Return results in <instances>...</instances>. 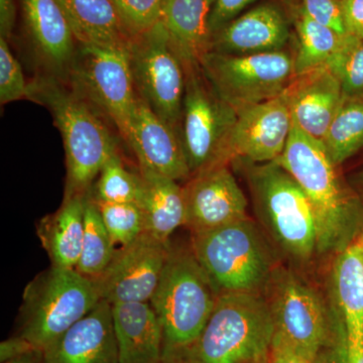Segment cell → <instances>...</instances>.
Listing matches in <instances>:
<instances>
[{
	"label": "cell",
	"instance_id": "d590c367",
	"mask_svg": "<svg viewBox=\"0 0 363 363\" xmlns=\"http://www.w3.org/2000/svg\"><path fill=\"white\" fill-rule=\"evenodd\" d=\"M257 0H215L211 16H210V30L212 35L228 25L238 14Z\"/></svg>",
	"mask_w": 363,
	"mask_h": 363
},
{
	"label": "cell",
	"instance_id": "d4e9b609",
	"mask_svg": "<svg viewBox=\"0 0 363 363\" xmlns=\"http://www.w3.org/2000/svg\"><path fill=\"white\" fill-rule=\"evenodd\" d=\"M84 205L85 196L64 197L61 207L38 223V236L52 267H77L84 236Z\"/></svg>",
	"mask_w": 363,
	"mask_h": 363
},
{
	"label": "cell",
	"instance_id": "7402d4cb",
	"mask_svg": "<svg viewBox=\"0 0 363 363\" xmlns=\"http://www.w3.org/2000/svg\"><path fill=\"white\" fill-rule=\"evenodd\" d=\"M215 0H167L162 23L185 67L200 66L211 50L210 16Z\"/></svg>",
	"mask_w": 363,
	"mask_h": 363
},
{
	"label": "cell",
	"instance_id": "4dcf8cb0",
	"mask_svg": "<svg viewBox=\"0 0 363 363\" xmlns=\"http://www.w3.org/2000/svg\"><path fill=\"white\" fill-rule=\"evenodd\" d=\"M93 200L97 205L105 227L116 245L121 247L128 245L140 238L143 233H147L145 215L140 205Z\"/></svg>",
	"mask_w": 363,
	"mask_h": 363
},
{
	"label": "cell",
	"instance_id": "4fadbf2b",
	"mask_svg": "<svg viewBox=\"0 0 363 363\" xmlns=\"http://www.w3.org/2000/svg\"><path fill=\"white\" fill-rule=\"evenodd\" d=\"M171 245L149 233L116 248L104 272L92 279L101 300L109 304L150 303L159 286Z\"/></svg>",
	"mask_w": 363,
	"mask_h": 363
},
{
	"label": "cell",
	"instance_id": "f35d334b",
	"mask_svg": "<svg viewBox=\"0 0 363 363\" xmlns=\"http://www.w3.org/2000/svg\"><path fill=\"white\" fill-rule=\"evenodd\" d=\"M271 362L272 363H309L277 335H274V342H272Z\"/></svg>",
	"mask_w": 363,
	"mask_h": 363
},
{
	"label": "cell",
	"instance_id": "ffe728a7",
	"mask_svg": "<svg viewBox=\"0 0 363 363\" xmlns=\"http://www.w3.org/2000/svg\"><path fill=\"white\" fill-rule=\"evenodd\" d=\"M290 38L285 16L272 4L250 9L212 35L210 52L252 55L281 51Z\"/></svg>",
	"mask_w": 363,
	"mask_h": 363
},
{
	"label": "cell",
	"instance_id": "8fae6325",
	"mask_svg": "<svg viewBox=\"0 0 363 363\" xmlns=\"http://www.w3.org/2000/svg\"><path fill=\"white\" fill-rule=\"evenodd\" d=\"M138 96L181 136L186 71L162 21L136 37L130 50Z\"/></svg>",
	"mask_w": 363,
	"mask_h": 363
},
{
	"label": "cell",
	"instance_id": "7bdbcfd3",
	"mask_svg": "<svg viewBox=\"0 0 363 363\" xmlns=\"http://www.w3.org/2000/svg\"><path fill=\"white\" fill-rule=\"evenodd\" d=\"M260 363H272L271 355H269V357H267V359H264V362H262Z\"/></svg>",
	"mask_w": 363,
	"mask_h": 363
},
{
	"label": "cell",
	"instance_id": "8992f818",
	"mask_svg": "<svg viewBox=\"0 0 363 363\" xmlns=\"http://www.w3.org/2000/svg\"><path fill=\"white\" fill-rule=\"evenodd\" d=\"M100 301L92 279L76 269L51 266L26 286L16 335L43 352Z\"/></svg>",
	"mask_w": 363,
	"mask_h": 363
},
{
	"label": "cell",
	"instance_id": "e0dca14e",
	"mask_svg": "<svg viewBox=\"0 0 363 363\" xmlns=\"http://www.w3.org/2000/svg\"><path fill=\"white\" fill-rule=\"evenodd\" d=\"M284 94L293 123L321 143L345 100L340 80L328 65L296 76Z\"/></svg>",
	"mask_w": 363,
	"mask_h": 363
},
{
	"label": "cell",
	"instance_id": "cb8c5ba5",
	"mask_svg": "<svg viewBox=\"0 0 363 363\" xmlns=\"http://www.w3.org/2000/svg\"><path fill=\"white\" fill-rule=\"evenodd\" d=\"M78 45L130 50L135 38L112 0H59Z\"/></svg>",
	"mask_w": 363,
	"mask_h": 363
},
{
	"label": "cell",
	"instance_id": "f546056e",
	"mask_svg": "<svg viewBox=\"0 0 363 363\" xmlns=\"http://www.w3.org/2000/svg\"><path fill=\"white\" fill-rule=\"evenodd\" d=\"M143 192V176L128 171L116 152L105 164L89 194L97 201L140 205Z\"/></svg>",
	"mask_w": 363,
	"mask_h": 363
},
{
	"label": "cell",
	"instance_id": "9c48e42d",
	"mask_svg": "<svg viewBox=\"0 0 363 363\" xmlns=\"http://www.w3.org/2000/svg\"><path fill=\"white\" fill-rule=\"evenodd\" d=\"M200 67L208 82L236 112L279 96L295 78L294 56L284 50L252 55L209 52Z\"/></svg>",
	"mask_w": 363,
	"mask_h": 363
},
{
	"label": "cell",
	"instance_id": "2e32d148",
	"mask_svg": "<svg viewBox=\"0 0 363 363\" xmlns=\"http://www.w3.org/2000/svg\"><path fill=\"white\" fill-rule=\"evenodd\" d=\"M125 142L135 155L140 171L152 172L178 182L191 178L181 136L138 94Z\"/></svg>",
	"mask_w": 363,
	"mask_h": 363
},
{
	"label": "cell",
	"instance_id": "5b68a950",
	"mask_svg": "<svg viewBox=\"0 0 363 363\" xmlns=\"http://www.w3.org/2000/svg\"><path fill=\"white\" fill-rule=\"evenodd\" d=\"M231 162L245 173L255 213L272 240L294 259H311L318 252L316 218L298 182L278 161Z\"/></svg>",
	"mask_w": 363,
	"mask_h": 363
},
{
	"label": "cell",
	"instance_id": "b9f144b4",
	"mask_svg": "<svg viewBox=\"0 0 363 363\" xmlns=\"http://www.w3.org/2000/svg\"><path fill=\"white\" fill-rule=\"evenodd\" d=\"M346 363H363V352L350 353L346 357Z\"/></svg>",
	"mask_w": 363,
	"mask_h": 363
},
{
	"label": "cell",
	"instance_id": "7a4b0ae2",
	"mask_svg": "<svg viewBox=\"0 0 363 363\" xmlns=\"http://www.w3.org/2000/svg\"><path fill=\"white\" fill-rule=\"evenodd\" d=\"M278 162L298 182L311 203L317 223L318 252L342 250L357 231L359 204L339 178L323 143L293 123Z\"/></svg>",
	"mask_w": 363,
	"mask_h": 363
},
{
	"label": "cell",
	"instance_id": "74e56055",
	"mask_svg": "<svg viewBox=\"0 0 363 363\" xmlns=\"http://www.w3.org/2000/svg\"><path fill=\"white\" fill-rule=\"evenodd\" d=\"M35 351L40 350H35V346L30 341L20 335H16L2 341L0 344V362L23 357Z\"/></svg>",
	"mask_w": 363,
	"mask_h": 363
},
{
	"label": "cell",
	"instance_id": "44dd1931",
	"mask_svg": "<svg viewBox=\"0 0 363 363\" xmlns=\"http://www.w3.org/2000/svg\"><path fill=\"white\" fill-rule=\"evenodd\" d=\"M119 363H162L164 334L150 303L111 305Z\"/></svg>",
	"mask_w": 363,
	"mask_h": 363
},
{
	"label": "cell",
	"instance_id": "4316f807",
	"mask_svg": "<svg viewBox=\"0 0 363 363\" xmlns=\"http://www.w3.org/2000/svg\"><path fill=\"white\" fill-rule=\"evenodd\" d=\"M298 48L294 56L296 76L326 65L345 44L350 35H342L330 28L320 25L303 11L296 21Z\"/></svg>",
	"mask_w": 363,
	"mask_h": 363
},
{
	"label": "cell",
	"instance_id": "603a6c76",
	"mask_svg": "<svg viewBox=\"0 0 363 363\" xmlns=\"http://www.w3.org/2000/svg\"><path fill=\"white\" fill-rule=\"evenodd\" d=\"M333 286L342 315L347 354L363 352V235L339 252Z\"/></svg>",
	"mask_w": 363,
	"mask_h": 363
},
{
	"label": "cell",
	"instance_id": "484cf974",
	"mask_svg": "<svg viewBox=\"0 0 363 363\" xmlns=\"http://www.w3.org/2000/svg\"><path fill=\"white\" fill-rule=\"evenodd\" d=\"M140 175L145 181L140 206L145 215V231L169 243L172 234L186 224L184 188L178 181L152 172L140 171Z\"/></svg>",
	"mask_w": 363,
	"mask_h": 363
},
{
	"label": "cell",
	"instance_id": "5bb4252c",
	"mask_svg": "<svg viewBox=\"0 0 363 363\" xmlns=\"http://www.w3.org/2000/svg\"><path fill=\"white\" fill-rule=\"evenodd\" d=\"M183 188L185 226L192 235L248 218L247 197L228 164L191 177Z\"/></svg>",
	"mask_w": 363,
	"mask_h": 363
},
{
	"label": "cell",
	"instance_id": "7c38bea8",
	"mask_svg": "<svg viewBox=\"0 0 363 363\" xmlns=\"http://www.w3.org/2000/svg\"><path fill=\"white\" fill-rule=\"evenodd\" d=\"M267 286L276 335L314 363L329 337L328 318L319 294L290 272L274 271Z\"/></svg>",
	"mask_w": 363,
	"mask_h": 363
},
{
	"label": "cell",
	"instance_id": "ac0fdd59",
	"mask_svg": "<svg viewBox=\"0 0 363 363\" xmlns=\"http://www.w3.org/2000/svg\"><path fill=\"white\" fill-rule=\"evenodd\" d=\"M28 37L38 57L57 78H67L78 43L59 0H21Z\"/></svg>",
	"mask_w": 363,
	"mask_h": 363
},
{
	"label": "cell",
	"instance_id": "277c9868",
	"mask_svg": "<svg viewBox=\"0 0 363 363\" xmlns=\"http://www.w3.org/2000/svg\"><path fill=\"white\" fill-rule=\"evenodd\" d=\"M218 296L192 248L171 247L150 302L162 327V362H182L204 329Z\"/></svg>",
	"mask_w": 363,
	"mask_h": 363
},
{
	"label": "cell",
	"instance_id": "ee69618b",
	"mask_svg": "<svg viewBox=\"0 0 363 363\" xmlns=\"http://www.w3.org/2000/svg\"><path fill=\"white\" fill-rule=\"evenodd\" d=\"M162 363H183V362H162Z\"/></svg>",
	"mask_w": 363,
	"mask_h": 363
},
{
	"label": "cell",
	"instance_id": "d6a6232c",
	"mask_svg": "<svg viewBox=\"0 0 363 363\" xmlns=\"http://www.w3.org/2000/svg\"><path fill=\"white\" fill-rule=\"evenodd\" d=\"M121 20L136 38L162 21L167 0H112Z\"/></svg>",
	"mask_w": 363,
	"mask_h": 363
},
{
	"label": "cell",
	"instance_id": "ba28073f",
	"mask_svg": "<svg viewBox=\"0 0 363 363\" xmlns=\"http://www.w3.org/2000/svg\"><path fill=\"white\" fill-rule=\"evenodd\" d=\"M185 71L181 140L192 177L230 164V140L238 112L208 82L201 67H185Z\"/></svg>",
	"mask_w": 363,
	"mask_h": 363
},
{
	"label": "cell",
	"instance_id": "8d00e7d4",
	"mask_svg": "<svg viewBox=\"0 0 363 363\" xmlns=\"http://www.w3.org/2000/svg\"><path fill=\"white\" fill-rule=\"evenodd\" d=\"M348 33L363 39V0H341Z\"/></svg>",
	"mask_w": 363,
	"mask_h": 363
},
{
	"label": "cell",
	"instance_id": "83f0119b",
	"mask_svg": "<svg viewBox=\"0 0 363 363\" xmlns=\"http://www.w3.org/2000/svg\"><path fill=\"white\" fill-rule=\"evenodd\" d=\"M325 150L336 167L363 147V99L345 98L323 140Z\"/></svg>",
	"mask_w": 363,
	"mask_h": 363
},
{
	"label": "cell",
	"instance_id": "836d02e7",
	"mask_svg": "<svg viewBox=\"0 0 363 363\" xmlns=\"http://www.w3.org/2000/svg\"><path fill=\"white\" fill-rule=\"evenodd\" d=\"M9 40L0 38V102L2 105L28 98L30 83L9 49Z\"/></svg>",
	"mask_w": 363,
	"mask_h": 363
},
{
	"label": "cell",
	"instance_id": "ab89813d",
	"mask_svg": "<svg viewBox=\"0 0 363 363\" xmlns=\"http://www.w3.org/2000/svg\"><path fill=\"white\" fill-rule=\"evenodd\" d=\"M16 18V1L0 0V38L9 40L13 33Z\"/></svg>",
	"mask_w": 363,
	"mask_h": 363
},
{
	"label": "cell",
	"instance_id": "f1b7e54d",
	"mask_svg": "<svg viewBox=\"0 0 363 363\" xmlns=\"http://www.w3.org/2000/svg\"><path fill=\"white\" fill-rule=\"evenodd\" d=\"M84 222L82 252L76 269L87 278L94 279L113 259L116 245L89 193L85 196Z\"/></svg>",
	"mask_w": 363,
	"mask_h": 363
},
{
	"label": "cell",
	"instance_id": "52a82bcc",
	"mask_svg": "<svg viewBox=\"0 0 363 363\" xmlns=\"http://www.w3.org/2000/svg\"><path fill=\"white\" fill-rule=\"evenodd\" d=\"M191 248L219 294L260 292L274 272L271 248L250 218L192 235Z\"/></svg>",
	"mask_w": 363,
	"mask_h": 363
},
{
	"label": "cell",
	"instance_id": "6da1fadb",
	"mask_svg": "<svg viewBox=\"0 0 363 363\" xmlns=\"http://www.w3.org/2000/svg\"><path fill=\"white\" fill-rule=\"evenodd\" d=\"M28 99L44 105L54 117L66 152L65 196H86L105 164L117 152L116 143L100 112L75 88L54 76L30 83Z\"/></svg>",
	"mask_w": 363,
	"mask_h": 363
},
{
	"label": "cell",
	"instance_id": "e575fe53",
	"mask_svg": "<svg viewBox=\"0 0 363 363\" xmlns=\"http://www.w3.org/2000/svg\"><path fill=\"white\" fill-rule=\"evenodd\" d=\"M302 11L320 25L342 35H350L341 0H302Z\"/></svg>",
	"mask_w": 363,
	"mask_h": 363
},
{
	"label": "cell",
	"instance_id": "3957f363",
	"mask_svg": "<svg viewBox=\"0 0 363 363\" xmlns=\"http://www.w3.org/2000/svg\"><path fill=\"white\" fill-rule=\"evenodd\" d=\"M276 335L267 298L260 292L219 294L204 329L183 363H260Z\"/></svg>",
	"mask_w": 363,
	"mask_h": 363
},
{
	"label": "cell",
	"instance_id": "1f68e13d",
	"mask_svg": "<svg viewBox=\"0 0 363 363\" xmlns=\"http://www.w3.org/2000/svg\"><path fill=\"white\" fill-rule=\"evenodd\" d=\"M337 75L345 98L363 93V39L350 35L340 51L326 64Z\"/></svg>",
	"mask_w": 363,
	"mask_h": 363
},
{
	"label": "cell",
	"instance_id": "30bf717a",
	"mask_svg": "<svg viewBox=\"0 0 363 363\" xmlns=\"http://www.w3.org/2000/svg\"><path fill=\"white\" fill-rule=\"evenodd\" d=\"M130 50L78 45L75 61L66 78L116 125L124 140L130 133L138 98Z\"/></svg>",
	"mask_w": 363,
	"mask_h": 363
},
{
	"label": "cell",
	"instance_id": "60d3db41",
	"mask_svg": "<svg viewBox=\"0 0 363 363\" xmlns=\"http://www.w3.org/2000/svg\"><path fill=\"white\" fill-rule=\"evenodd\" d=\"M1 363H44V362H43L42 351H35V352L28 353L23 357L13 358V359Z\"/></svg>",
	"mask_w": 363,
	"mask_h": 363
},
{
	"label": "cell",
	"instance_id": "d6986e66",
	"mask_svg": "<svg viewBox=\"0 0 363 363\" xmlns=\"http://www.w3.org/2000/svg\"><path fill=\"white\" fill-rule=\"evenodd\" d=\"M44 363H119L112 307L101 300L84 318L43 351Z\"/></svg>",
	"mask_w": 363,
	"mask_h": 363
},
{
	"label": "cell",
	"instance_id": "9a60e30c",
	"mask_svg": "<svg viewBox=\"0 0 363 363\" xmlns=\"http://www.w3.org/2000/svg\"><path fill=\"white\" fill-rule=\"evenodd\" d=\"M292 126V114L284 93L238 111L230 140L231 162L236 159L255 164L278 161Z\"/></svg>",
	"mask_w": 363,
	"mask_h": 363
}]
</instances>
